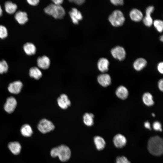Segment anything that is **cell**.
Instances as JSON below:
<instances>
[{
	"instance_id": "5bb4252c",
	"label": "cell",
	"mask_w": 163,
	"mask_h": 163,
	"mask_svg": "<svg viewBox=\"0 0 163 163\" xmlns=\"http://www.w3.org/2000/svg\"><path fill=\"white\" fill-rule=\"evenodd\" d=\"M8 147L12 153L15 155H18L20 153L22 148L21 144L16 141L9 142Z\"/></svg>"
},
{
	"instance_id": "4dcf8cb0",
	"label": "cell",
	"mask_w": 163,
	"mask_h": 163,
	"mask_svg": "<svg viewBox=\"0 0 163 163\" xmlns=\"http://www.w3.org/2000/svg\"><path fill=\"white\" fill-rule=\"evenodd\" d=\"M116 163H131L127 158L124 156L118 157L116 159Z\"/></svg>"
},
{
	"instance_id": "d4e9b609",
	"label": "cell",
	"mask_w": 163,
	"mask_h": 163,
	"mask_svg": "<svg viewBox=\"0 0 163 163\" xmlns=\"http://www.w3.org/2000/svg\"><path fill=\"white\" fill-rule=\"evenodd\" d=\"M94 115L92 113H86L83 116L84 124L87 126H91L93 125Z\"/></svg>"
},
{
	"instance_id": "83f0119b",
	"label": "cell",
	"mask_w": 163,
	"mask_h": 163,
	"mask_svg": "<svg viewBox=\"0 0 163 163\" xmlns=\"http://www.w3.org/2000/svg\"><path fill=\"white\" fill-rule=\"evenodd\" d=\"M8 68V64L5 60L0 61V74H2L6 72Z\"/></svg>"
},
{
	"instance_id": "ac0fdd59",
	"label": "cell",
	"mask_w": 163,
	"mask_h": 163,
	"mask_svg": "<svg viewBox=\"0 0 163 163\" xmlns=\"http://www.w3.org/2000/svg\"><path fill=\"white\" fill-rule=\"evenodd\" d=\"M14 17L17 21L21 24H25L28 20L27 14L24 11H19L17 12Z\"/></svg>"
},
{
	"instance_id": "2e32d148",
	"label": "cell",
	"mask_w": 163,
	"mask_h": 163,
	"mask_svg": "<svg viewBox=\"0 0 163 163\" xmlns=\"http://www.w3.org/2000/svg\"><path fill=\"white\" fill-rule=\"evenodd\" d=\"M109 65V61L105 58H100L97 63V66L98 70L103 73H105L108 71Z\"/></svg>"
},
{
	"instance_id": "d6986e66",
	"label": "cell",
	"mask_w": 163,
	"mask_h": 163,
	"mask_svg": "<svg viewBox=\"0 0 163 163\" xmlns=\"http://www.w3.org/2000/svg\"><path fill=\"white\" fill-rule=\"evenodd\" d=\"M129 16L131 19L133 21L138 22L143 18V15L142 12L136 8L132 9L130 12Z\"/></svg>"
},
{
	"instance_id": "4316f807",
	"label": "cell",
	"mask_w": 163,
	"mask_h": 163,
	"mask_svg": "<svg viewBox=\"0 0 163 163\" xmlns=\"http://www.w3.org/2000/svg\"><path fill=\"white\" fill-rule=\"evenodd\" d=\"M154 27L159 32H162L163 29V22L162 20L157 19L153 22Z\"/></svg>"
},
{
	"instance_id": "603a6c76",
	"label": "cell",
	"mask_w": 163,
	"mask_h": 163,
	"mask_svg": "<svg viewBox=\"0 0 163 163\" xmlns=\"http://www.w3.org/2000/svg\"><path fill=\"white\" fill-rule=\"evenodd\" d=\"M23 49L25 53L28 55L34 54L36 51L35 46L30 42L27 43L24 45Z\"/></svg>"
},
{
	"instance_id": "74e56055",
	"label": "cell",
	"mask_w": 163,
	"mask_h": 163,
	"mask_svg": "<svg viewBox=\"0 0 163 163\" xmlns=\"http://www.w3.org/2000/svg\"><path fill=\"white\" fill-rule=\"evenodd\" d=\"M69 1L71 2H73L75 3L76 4H77L78 5H82L85 2V0H69Z\"/></svg>"
},
{
	"instance_id": "8d00e7d4",
	"label": "cell",
	"mask_w": 163,
	"mask_h": 163,
	"mask_svg": "<svg viewBox=\"0 0 163 163\" xmlns=\"http://www.w3.org/2000/svg\"><path fill=\"white\" fill-rule=\"evenodd\" d=\"M27 1L30 5L35 6L39 3L40 1L39 0H27Z\"/></svg>"
},
{
	"instance_id": "1f68e13d",
	"label": "cell",
	"mask_w": 163,
	"mask_h": 163,
	"mask_svg": "<svg viewBox=\"0 0 163 163\" xmlns=\"http://www.w3.org/2000/svg\"><path fill=\"white\" fill-rule=\"evenodd\" d=\"M152 126L153 129L155 130L162 131L161 125L159 122L156 121L154 122Z\"/></svg>"
},
{
	"instance_id": "ba28073f",
	"label": "cell",
	"mask_w": 163,
	"mask_h": 163,
	"mask_svg": "<svg viewBox=\"0 0 163 163\" xmlns=\"http://www.w3.org/2000/svg\"><path fill=\"white\" fill-rule=\"evenodd\" d=\"M97 81L99 84L104 87H106L111 85V78L108 74L103 73L99 75L97 77Z\"/></svg>"
},
{
	"instance_id": "e0dca14e",
	"label": "cell",
	"mask_w": 163,
	"mask_h": 163,
	"mask_svg": "<svg viewBox=\"0 0 163 163\" xmlns=\"http://www.w3.org/2000/svg\"><path fill=\"white\" fill-rule=\"evenodd\" d=\"M147 62L144 58H139L134 62L133 67L136 71H139L143 69L147 65Z\"/></svg>"
},
{
	"instance_id": "44dd1931",
	"label": "cell",
	"mask_w": 163,
	"mask_h": 163,
	"mask_svg": "<svg viewBox=\"0 0 163 163\" xmlns=\"http://www.w3.org/2000/svg\"><path fill=\"white\" fill-rule=\"evenodd\" d=\"M94 143L97 149L102 150L105 148L106 142L104 139L99 136H95L93 139Z\"/></svg>"
},
{
	"instance_id": "277c9868",
	"label": "cell",
	"mask_w": 163,
	"mask_h": 163,
	"mask_svg": "<svg viewBox=\"0 0 163 163\" xmlns=\"http://www.w3.org/2000/svg\"><path fill=\"white\" fill-rule=\"evenodd\" d=\"M108 19L111 24L116 27L122 25L125 20L123 14L119 10L113 11L109 16Z\"/></svg>"
},
{
	"instance_id": "ffe728a7",
	"label": "cell",
	"mask_w": 163,
	"mask_h": 163,
	"mask_svg": "<svg viewBox=\"0 0 163 163\" xmlns=\"http://www.w3.org/2000/svg\"><path fill=\"white\" fill-rule=\"evenodd\" d=\"M20 133L24 137H29L32 136L33 132L31 126L28 124H25L21 126Z\"/></svg>"
},
{
	"instance_id": "52a82bcc",
	"label": "cell",
	"mask_w": 163,
	"mask_h": 163,
	"mask_svg": "<svg viewBox=\"0 0 163 163\" xmlns=\"http://www.w3.org/2000/svg\"><path fill=\"white\" fill-rule=\"evenodd\" d=\"M17 105L16 99L12 96L8 97L4 105V109L7 113H10L15 110Z\"/></svg>"
},
{
	"instance_id": "8fae6325",
	"label": "cell",
	"mask_w": 163,
	"mask_h": 163,
	"mask_svg": "<svg viewBox=\"0 0 163 163\" xmlns=\"http://www.w3.org/2000/svg\"><path fill=\"white\" fill-rule=\"evenodd\" d=\"M115 94L119 98L124 100L128 97L129 92L126 87L121 85L117 88L115 91Z\"/></svg>"
},
{
	"instance_id": "f35d334b",
	"label": "cell",
	"mask_w": 163,
	"mask_h": 163,
	"mask_svg": "<svg viewBox=\"0 0 163 163\" xmlns=\"http://www.w3.org/2000/svg\"><path fill=\"white\" fill-rule=\"evenodd\" d=\"M52 1L53 4L56 5H60L63 2V0H53Z\"/></svg>"
},
{
	"instance_id": "f546056e",
	"label": "cell",
	"mask_w": 163,
	"mask_h": 163,
	"mask_svg": "<svg viewBox=\"0 0 163 163\" xmlns=\"http://www.w3.org/2000/svg\"><path fill=\"white\" fill-rule=\"evenodd\" d=\"M8 31L6 28L2 25H0V38L4 39L8 35Z\"/></svg>"
},
{
	"instance_id": "ab89813d",
	"label": "cell",
	"mask_w": 163,
	"mask_h": 163,
	"mask_svg": "<svg viewBox=\"0 0 163 163\" xmlns=\"http://www.w3.org/2000/svg\"><path fill=\"white\" fill-rule=\"evenodd\" d=\"M144 126L145 127L149 129H151L150 124L148 121H146L144 123Z\"/></svg>"
},
{
	"instance_id": "7c38bea8",
	"label": "cell",
	"mask_w": 163,
	"mask_h": 163,
	"mask_svg": "<svg viewBox=\"0 0 163 163\" xmlns=\"http://www.w3.org/2000/svg\"><path fill=\"white\" fill-rule=\"evenodd\" d=\"M114 145L117 148H122L125 146L126 143V139L123 135L118 134L114 136L113 139Z\"/></svg>"
},
{
	"instance_id": "7bdbcfd3",
	"label": "cell",
	"mask_w": 163,
	"mask_h": 163,
	"mask_svg": "<svg viewBox=\"0 0 163 163\" xmlns=\"http://www.w3.org/2000/svg\"><path fill=\"white\" fill-rule=\"evenodd\" d=\"M152 115L153 117H154L155 116V115L154 113H152Z\"/></svg>"
},
{
	"instance_id": "f1b7e54d",
	"label": "cell",
	"mask_w": 163,
	"mask_h": 163,
	"mask_svg": "<svg viewBox=\"0 0 163 163\" xmlns=\"http://www.w3.org/2000/svg\"><path fill=\"white\" fill-rule=\"evenodd\" d=\"M143 22L145 25L148 27H150L153 23L151 15L146 14L143 18Z\"/></svg>"
},
{
	"instance_id": "9c48e42d",
	"label": "cell",
	"mask_w": 163,
	"mask_h": 163,
	"mask_svg": "<svg viewBox=\"0 0 163 163\" xmlns=\"http://www.w3.org/2000/svg\"><path fill=\"white\" fill-rule=\"evenodd\" d=\"M23 86V84L21 81H15L9 85L8 90L12 94H18L21 92Z\"/></svg>"
},
{
	"instance_id": "60d3db41",
	"label": "cell",
	"mask_w": 163,
	"mask_h": 163,
	"mask_svg": "<svg viewBox=\"0 0 163 163\" xmlns=\"http://www.w3.org/2000/svg\"><path fill=\"white\" fill-rule=\"evenodd\" d=\"M2 8L0 5V17L2 15Z\"/></svg>"
},
{
	"instance_id": "cb8c5ba5",
	"label": "cell",
	"mask_w": 163,
	"mask_h": 163,
	"mask_svg": "<svg viewBox=\"0 0 163 163\" xmlns=\"http://www.w3.org/2000/svg\"><path fill=\"white\" fill-rule=\"evenodd\" d=\"M29 74L30 77L36 80L39 79L42 75L41 71L36 67H32L30 68Z\"/></svg>"
},
{
	"instance_id": "484cf974",
	"label": "cell",
	"mask_w": 163,
	"mask_h": 163,
	"mask_svg": "<svg viewBox=\"0 0 163 163\" xmlns=\"http://www.w3.org/2000/svg\"><path fill=\"white\" fill-rule=\"evenodd\" d=\"M5 11L9 14H12L16 11L17 6V5L10 1L6 2L5 4Z\"/></svg>"
},
{
	"instance_id": "7402d4cb",
	"label": "cell",
	"mask_w": 163,
	"mask_h": 163,
	"mask_svg": "<svg viewBox=\"0 0 163 163\" xmlns=\"http://www.w3.org/2000/svg\"><path fill=\"white\" fill-rule=\"evenodd\" d=\"M142 98L143 103L146 106L150 107L154 104L153 96L149 92L145 93L142 95Z\"/></svg>"
},
{
	"instance_id": "836d02e7",
	"label": "cell",
	"mask_w": 163,
	"mask_h": 163,
	"mask_svg": "<svg viewBox=\"0 0 163 163\" xmlns=\"http://www.w3.org/2000/svg\"><path fill=\"white\" fill-rule=\"evenodd\" d=\"M110 1L113 4L116 5H122L124 3L123 0H111Z\"/></svg>"
},
{
	"instance_id": "d6a6232c",
	"label": "cell",
	"mask_w": 163,
	"mask_h": 163,
	"mask_svg": "<svg viewBox=\"0 0 163 163\" xmlns=\"http://www.w3.org/2000/svg\"><path fill=\"white\" fill-rule=\"evenodd\" d=\"M154 10V7L153 6H150L147 7L145 10L146 14L151 15Z\"/></svg>"
},
{
	"instance_id": "5b68a950",
	"label": "cell",
	"mask_w": 163,
	"mask_h": 163,
	"mask_svg": "<svg viewBox=\"0 0 163 163\" xmlns=\"http://www.w3.org/2000/svg\"><path fill=\"white\" fill-rule=\"evenodd\" d=\"M37 128L41 133L46 134L54 130L55 126L50 121L46 119H43L39 122Z\"/></svg>"
},
{
	"instance_id": "b9f144b4",
	"label": "cell",
	"mask_w": 163,
	"mask_h": 163,
	"mask_svg": "<svg viewBox=\"0 0 163 163\" xmlns=\"http://www.w3.org/2000/svg\"><path fill=\"white\" fill-rule=\"evenodd\" d=\"M160 40L161 41H163V35H161L160 37Z\"/></svg>"
},
{
	"instance_id": "6da1fadb",
	"label": "cell",
	"mask_w": 163,
	"mask_h": 163,
	"mask_svg": "<svg viewBox=\"0 0 163 163\" xmlns=\"http://www.w3.org/2000/svg\"><path fill=\"white\" fill-rule=\"evenodd\" d=\"M162 138L159 136H155L149 140L147 148L152 155L156 156L161 155L163 152V144Z\"/></svg>"
},
{
	"instance_id": "8992f818",
	"label": "cell",
	"mask_w": 163,
	"mask_h": 163,
	"mask_svg": "<svg viewBox=\"0 0 163 163\" xmlns=\"http://www.w3.org/2000/svg\"><path fill=\"white\" fill-rule=\"evenodd\" d=\"M111 53L114 58L120 61L123 60L126 57V53L125 49L120 46L112 48L111 50Z\"/></svg>"
},
{
	"instance_id": "d590c367",
	"label": "cell",
	"mask_w": 163,
	"mask_h": 163,
	"mask_svg": "<svg viewBox=\"0 0 163 163\" xmlns=\"http://www.w3.org/2000/svg\"><path fill=\"white\" fill-rule=\"evenodd\" d=\"M158 86L159 89L160 91L162 92L163 90V79L162 78L160 79L158 81Z\"/></svg>"
},
{
	"instance_id": "7a4b0ae2",
	"label": "cell",
	"mask_w": 163,
	"mask_h": 163,
	"mask_svg": "<svg viewBox=\"0 0 163 163\" xmlns=\"http://www.w3.org/2000/svg\"><path fill=\"white\" fill-rule=\"evenodd\" d=\"M50 155L53 158L58 157L62 162H65L69 160L71 153L69 148L65 145H61L53 148L50 152Z\"/></svg>"
},
{
	"instance_id": "e575fe53",
	"label": "cell",
	"mask_w": 163,
	"mask_h": 163,
	"mask_svg": "<svg viewBox=\"0 0 163 163\" xmlns=\"http://www.w3.org/2000/svg\"><path fill=\"white\" fill-rule=\"evenodd\" d=\"M157 70L161 74L163 73V62H161L158 63L157 66Z\"/></svg>"
},
{
	"instance_id": "9a60e30c",
	"label": "cell",
	"mask_w": 163,
	"mask_h": 163,
	"mask_svg": "<svg viewBox=\"0 0 163 163\" xmlns=\"http://www.w3.org/2000/svg\"><path fill=\"white\" fill-rule=\"evenodd\" d=\"M37 64L40 68L46 69L50 67V61L49 58L46 56L39 57L37 60Z\"/></svg>"
},
{
	"instance_id": "30bf717a",
	"label": "cell",
	"mask_w": 163,
	"mask_h": 163,
	"mask_svg": "<svg viewBox=\"0 0 163 163\" xmlns=\"http://www.w3.org/2000/svg\"><path fill=\"white\" fill-rule=\"evenodd\" d=\"M69 14L72 22L75 24H78L79 21L83 19L81 12L75 8H72L71 10L69 12Z\"/></svg>"
},
{
	"instance_id": "4fadbf2b",
	"label": "cell",
	"mask_w": 163,
	"mask_h": 163,
	"mask_svg": "<svg viewBox=\"0 0 163 163\" xmlns=\"http://www.w3.org/2000/svg\"><path fill=\"white\" fill-rule=\"evenodd\" d=\"M57 103L59 106L62 109H67L71 105L70 101L68 96L65 94H62L58 98Z\"/></svg>"
},
{
	"instance_id": "3957f363",
	"label": "cell",
	"mask_w": 163,
	"mask_h": 163,
	"mask_svg": "<svg viewBox=\"0 0 163 163\" xmlns=\"http://www.w3.org/2000/svg\"><path fill=\"white\" fill-rule=\"evenodd\" d=\"M45 12L47 14L52 16L57 19L62 18L65 14V11L61 5H56L51 3L44 9Z\"/></svg>"
}]
</instances>
